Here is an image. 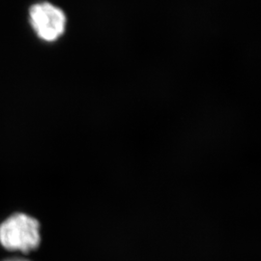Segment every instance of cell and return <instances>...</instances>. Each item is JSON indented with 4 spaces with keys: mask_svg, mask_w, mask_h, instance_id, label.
<instances>
[{
    "mask_svg": "<svg viewBox=\"0 0 261 261\" xmlns=\"http://www.w3.org/2000/svg\"><path fill=\"white\" fill-rule=\"evenodd\" d=\"M10 261H28L27 259H19V258H17V259H10Z\"/></svg>",
    "mask_w": 261,
    "mask_h": 261,
    "instance_id": "3",
    "label": "cell"
},
{
    "mask_svg": "<svg viewBox=\"0 0 261 261\" xmlns=\"http://www.w3.org/2000/svg\"><path fill=\"white\" fill-rule=\"evenodd\" d=\"M31 27L38 37L46 42H54L65 31V14L48 2L34 4L29 11Z\"/></svg>",
    "mask_w": 261,
    "mask_h": 261,
    "instance_id": "2",
    "label": "cell"
},
{
    "mask_svg": "<svg viewBox=\"0 0 261 261\" xmlns=\"http://www.w3.org/2000/svg\"><path fill=\"white\" fill-rule=\"evenodd\" d=\"M5 261H10V260H5Z\"/></svg>",
    "mask_w": 261,
    "mask_h": 261,
    "instance_id": "4",
    "label": "cell"
},
{
    "mask_svg": "<svg viewBox=\"0 0 261 261\" xmlns=\"http://www.w3.org/2000/svg\"><path fill=\"white\" fill-rule=\"evenodd\" d=\"M0 243L9 251L28 253L36 250L41 243L40 224L28 215H13L0 224Z\"/></svg>",
    "mask_w": 261,
    "mask_h": 261,
    "instance_id": "1",
    "label": "cell"
}]
</instances>
